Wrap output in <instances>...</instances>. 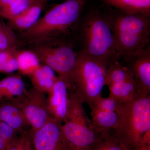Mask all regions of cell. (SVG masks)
I'll list each match as a JSON object with an SVG mask.
<instances>
[{"mask_svg":"<svg viewBox=\"0 0 150 150\" xmlns=\"http://www.w3.org/2000/svg\"><path fill=\"white\" fill-rule=\"evenodd\" d=\"M18 71L21 74L30 76L40 66V61L34 52L29 51H22L15 55Z\"/></svg>","mask_w":150,"mask_h":150,"instance_id":"cell-20","label":"cell"},{"mask_svg":"<svg viewBox=\"0 0 150 150\" xmlns=\"http://www.w3.org/2000/svg\"><path fill=\"white\" fill-rule=\"evenodd\" d=\"M40 1H47V0H40Z\"/></svg>","mask_w":150,"mask_h":150,"instance_id":"cell-30","label":"cell"},{"mask_svg":"<svg viewBox=\"0 0 150 150\" xmlns=\"http://www.w3.org/2000/svg\"><path fill=\"white\" fill-rule=\"evenodd\" d=\"M67 37L53 40V44L38 48L36 53L40 62L50 67L63 78L71 88L72 78L79 57Z\"/></svg>","mask_w":150,"mask_h":150,"instance_id":"cell-7","label":"cell"},{"mask_svg":"<svg viewBox=\"0 0 150 150\" xmlns=\"http://www.w3.org/2000/svg\"><path fill=\"white\" fill-rule=\"evenodd\" d=\"M137 150H150V145L142 146Z\"/></svg>","mask_w":150,"mask_h":150,"instance_id":"cell-29","label":"cell"},{"mask_svg":"<svg viewBox=\"0 0 150 150\" xmlns=\"http://www.w3.org/2000/svg\"><path fill=\"white\" fill-rule=\"evenodd\" d=\"M71 91L66 81L58 76L54 85L47 93V104L49 114L51 117L62 123L67 119Z\"/></svg>","mask_w":150,"mask_h":150,"instance_id":"cell-10","label":"cell"},{"mask_svg":"<svg viewBox=\"0 0 150 150\" xmlns=\"http://www.w3.org/2000/svg\"><path fill=\"white\" fill-rule=\"evenodd\" d=\"M90 1L66 0L56 5L25 30V35L37 41L67 37L73 32Z\"/></svg>","mask_w":150,"mask_h":150,"instance_id":"cell-3","label":"cell"},{"mask_svg":"<svg viewBox=\"0 0 150 150\" xmlns=\"http://www.w3.org/2000/svg\"><path fill=\"white\" fill-rule=\"evenodd\" d=\"M105 5L130 14L150 15V0H101Z\"/></svg>","mask_w":150,"mask_h":150,"instance_id":"cell-14","label":"cell"},{"mask_svg":"<svg viewBox=\"0 0 150 150\" xmlns=\"http://www.w3.org/2000/svg\"><path fill=\"white\" fill-rule=\"evenodd\" d=\"M73 32L79 43L81 53L108 66L113 62H120L115 49L108 7L103 3L92 6L88 2Z\"/></svg>","mask_w":150,"mask_h":150,"instance_id":"cell-1","label":"cell"},{"mask_svg":"<svg viewBox=\"0 0 150 150\" xmlns=\"http://www.w3.org/2000/svg\"><path fill=\"white\" fill-rule=\"evenodd\" d=\"M83 104L71 91L68 114L66 121L62 123V131L72 150H88L98 137L91 120L84 109Z\"/></svg>","mask_w":150,"mask_h":150,"instance_id":"cell-6","label":"cell"},{"mask_svg":"<svg viewBox=\"0 0 150 150\" xmlns=\"http://www.w3.org/2000/svg\"><path fill=\"white\" fill-rule=\"evenodd\" d=\"M26 90L24 82L19 76H10L0 81V100H12Z\"/></svg>","mask_w":150,"mask_h":150,"instance_id":"cell-17","label":"cell"},{"mask_svg":"<svg viewBox=\"0 0 150 150\" xmlns=\"http://www.w3.org/2000/svg\"><path fill=\"white\" fill-rule=\"evenodd\" d=\"M6 150H32L30 135L27 132L21 133Z\"/></svg>","mask_w":150,"mask_h":150,"instance_id":"cell-25","label":"cell"},{"mask_svg":"<svg viewBox=\"0 0 150 150\" xmlns=\"http://www.w3.org/2000/svg\"><path fill=\"white\" fill-rule=\"evenodd\" d=\"M123 105L119 100L112 97L108 96L104 98L101 96L94 101L90 108H95L104 111L115 112L119 114Z\"/></svg>","mask_w":150,"mask_h":150,"instance_id":"cell-22","label":"cell"},{"mask_svg":"<svg viewBox=\"0 0 150 150\" xmlns=\"http://www.w3.org/2000/svg\"><path fill=\"white\" fill-rule=\"evenodd\" d=\"M134 78L129 67L120 62H113L109 65L106 75L105 85L120 83Z\"/></svg>","mask_w":150,"mask_h":150,"instance_id":"cell-21","label":"cell"},{"mask_svg":"<svg viewBox=\"0 0 150 150\" xmlns=\"http://www.w3.org/2000/svg\"><path fill=\"white\" fill-rule=\"evenodd\" d=\"M44 1H40L9 21L15 27L26 30L36 23L40 18Z\"/></svg>","mask_w":150,"mask_h":150,"instance_id":"cell-16","label":"cell"},{"mask_svg":"<svg viewBox=\"0 0 150 150\" xmlns=\"http://www.w3.org/2000/svg\"><path fill=\"white\" fill-rule=\"evenodd\" d=\"M90 109L92 123L96 134L107 133L116 129L119 121L118 113L95 108Z\"/></svg>","mask_w":150,"mask_h":150,"instance_id":"cell-13","label":"cell"},{"mask_svg":"<svg viewBox=\"0 0 150 150\" xmlns=\"http://www.w3.org/2000/svg\"><path fill=\"white\" fill-rule=\"evenodd\" d=\"M29 76L33 88L46 94L50 91L58 77L52 69L44 64H40Z\"/></svg>","mask_w":150,"mask_h":150,"instance_id":"cell-15","label":"cell"},{"mask_svg":"<svg viewBox=\"0 0 150 150\" xmlns=\"http://www.w3.org/2000/svg\"><path fill=\"white\" fill-rule=\"evenodd\" d=\"M40 0H0V15L11 20Z\"/></svg>","mask_w":150,"mask_h":150,"instance_id":"cell-18","label":"cell"},{"mask_svg":"<svg viewBox=\"0 0 150 150\" xmlns=\"http://www.w3.org/2000/svg\"><path fill=\"white\" fill-rule=\"evenodd\" d=\"M18 133L12 127L0 120V134L6 143L7 147L17 139Z\"/></svg>","mask_w":150,"mask_h":150,"instance_id":"cell-26","label":"cell"},{"mask_svg":"<svg viewBox=\"0 0 150 150\" xmlns=\"http://www.w3.org/2000/svg\"><path fill=\"white\" fill-rule=\"evenodd\" d=\"M30 135L35 150H72L64 137L62 123L52 117Z\"/></svg>","mask_w":150,"mask_h":150,"instance_id":"cell-9","label":"cell"},{"mask_svg":"<svg viewBox=\"0 0 150 150\" xmlns=\"http://www.w3.org/2000/svg\"><path fill=\"white\" fill-rule=\"evenodd\" d=\"M18 69L15 55L10 49L0 52V73L9 74L16 71Z\"/></svg>","mask_w":150,"mask_h":150,"instance_id":"cell-23","label":"cell"},{"mask_svg":"<svg viewBox=\"0 0 150 150\" xmlns=\"http://www.w3.org/2000/svg\"><path fill=\"white\" fill-rule=\"evenodd\" d=\"M108 66L79 52V57L72 78L71 90L90 108L102 96Z\"/></svg>","mask_w":150,"mask_h":150,"instance_id":"cell-5","label":"cell"},{"mask_svg":"<svg viewBox=\"0 0 150 150\" xmlns=\"http://www.w3.org/2000/svg\"><path fill=\"white\" fill-rule=\"evenodd\" d=\"M0 120L21 134L26 132V129L30 127L22 110L13 100L0 105Z\"/></svg>","mask_w":150,"mask_h":150,"instance_id":"cell-12","label":"cell"},{"mask_svg":"<svg viewBox=\"0 0 150 150\" xmlns=\"http://www.w3.org/2000/svg\"><path fill=\"white\" fill-rule=\"evenodd\" d=\"M11 33L1 25L0 26V52L10 49L13 41Z\"/></svg>","mask_w":150,"mask_h":150,"instance_id":"cell-27","label":"cell"},{"mask_svg":"<svg viewBox=\"0 0 150 150\" xmlns=\"http://www.w3.org/2000/svg\"><path fill=\"white\" fill-rule=\"evenodd\" d=\"M116 137L130 150H137L150 133V94L137 96L123 104L119 113Z\"/></svg>","mask_w":150,"mask_h":150,"instance_id":"cell-4","label":"cell"},{"mask_svg":"<svg viewBox=\"0 0 150 150\" xmlns=\"http://www.w3.org/2000/svg\"><path fill=\"white\" fill-rule=\"evenodd\" d=\"M139 96L150 94V45L129 64Z\"/></svg>","mask_w":150,"mask_h":150,"instance_id":"cell-11","label":"cell"},{"mask_svg":"<svg viewBox=\"0 0 150 150\" xmlns=\"http://www.w3.org/2000/svg\"><path fill=\"white\" fill-rule=\"evenodd\" d=\"M88 150H130L115 136L113 131L98 134L96 141Z\"/></svg>","mask_w":150,"mask_h":150,"instance_id":"cell-19","label":"cell"},{"mask_svg":"<svg viewBox=\"0 0 150 150\" xmlns=\"http://www.w3.org/2000/svg\"><path fill=\"white\" fill-rule=\"evenodd\" d=\"M7 148L6 143L0 134V150H6Z\"/></svg>","mask_w":150,"mask_h":150,"instance_id":"cell-28","label":"cell"},{"mask_svg":"<svg viewBox=\"0 0 150 150\" xmlns=\"http://www.w3.org/2000/svg\"><path fill=\"white\" fill-rule=\"evenodd\" d=\"M120 96L119 100L124 104L139 96L137 91L134 78L120 83Z\"/></svg>","mask_w":150,"mask_h":150,"instance_id":"cell-24","label":"cell"},{"mask_svg":"<svg viewBox=\"0 0 150 150\" xmlns=\"http://www.w3.org/2000/svg\"><path fill=\"white\" fill-rule=\"evenodd\" d=\"M1 24H0V26H1Z\"/></svg>","mask_w":150,"mask_h":150,"instance_id":"cell-31","label":"cell"},{"mask_svg":"<svg viewBox=\"0 0 150 150\" xmlns=\"http://www.w3.org/2000/svg\"><path fill=\"white\" fill-rule=\"evenodd\" d=\"M22 110L33 132L40 129L51 118L47 107V97L33 88L13 99Z\"/></svg>","mask_w":150,"mask_h":150,"instance_id":"cell-8","label":"cell"},{"mask_svg":"<svg viewBox=\"0 0 150 150\" xmlns=\"http://www.w3.org/2000/svg\"><path fill=\"white\" fill-rule=\"evenodd\" d=\"M108 7L115 49L120 62L127 66L150 45V15L123 13Z\"/></svg>","mask_w":150,"mask_h":150,"instance_id":"cell-2","label":"cell"}]
</instances>
